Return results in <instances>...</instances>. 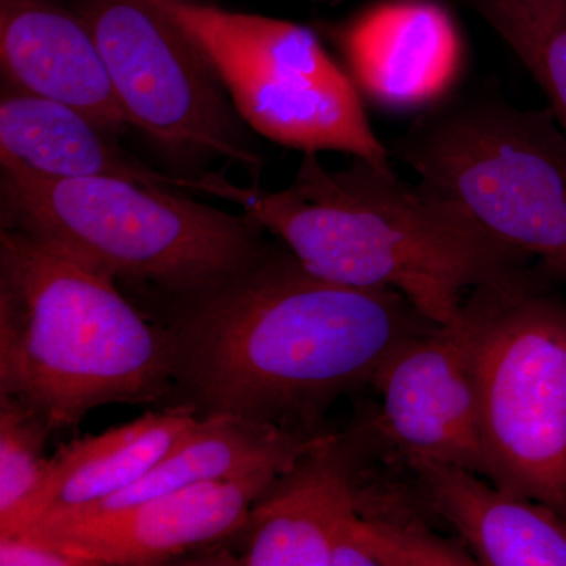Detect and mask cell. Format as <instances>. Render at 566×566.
Segmentation results:
<instances>
[{
	"instance_id": "cell-10",
	"label": "cell",
	"mask_w": 566,
	"mask_h": 566,
	"mask_svg": "<svg viewBox=\"0 0 566 566\" xmlns=\"http://www.w3.org/2000/svg\"><path fill=\"white\" fill-rule=\"evenodd\" d=\"M359 488L352 442L327 434L275 476L243 526L180 564L331 566L334 547L360 515Z\"/></svg>"
},
{
	"instance_id": "cell-5",
	"label": "cell",
	"mask_w": 566,
	"mask_h": 566,
	"mask_svg": "<svg viewBox=\"0 0 566 566\" xmlns=\"http://www.w3.org/2000/svg\"><path fill=\"white\" fill-rule=\"evenodd\" d=\"M389 148L486 233L566 282V136L547 107L520 109L499 98L452 104Z\"/></svg>"
},
{
	"instance_id": "cell-12",
	"label": "cell",
	"mask_w": 566,
	"mask_h": 566,
	"mask_svg": "<svg viewBox=\"0 0 566 566\" xmlns=\"http://www.w3.org/2000/svg\"><path fill=\"white\" fill-rule=\"evenodd\" d=\"M326 32L357 92L385 111L431 109L463 74V35L444 0H375Z\"/></svg>"
},
{
	"instance_id": "cell-9",
	"label": "cell",
	"mask_w": 566,
	"mask_h": 566,
	"mask_svg": "<svg viewBox=\"0 0 566 566\" xmlns=\"http://www.w3.org/2000/svg\"><path fill=\"white\" fill-rule=\"evenodd\" d=\"M480 305L455 323L434 324L401 342L371 382L381 397L382 433L406 460L444 461L486 476L476 381Z\"/></svg>"
},
{
	"instance_id": "cell-7",
	"label": "cell",
	"mask_w": 566,
	"mask_h": 566,
	"mask_svg": "<svg viewBox=\"0 0 566 566\" xmlns=\"http://www.w3.org/2000/svg\"><path fill=\"white\" fill-rule=\"evenodd\" d=\"M145 2L196 41L252 132L304 153L352 147L363 104L312 29L202 0Z\"/></svg>"
},
{
	"instance_id": "cell-1",
	"label": "cell",
	"mask_w": 566,
	"mask_h": 566,
	"mask_svg": "<svg viewBox=\"0 0 566 566\" xmlns=\"http://www.w3.org/2000/svg\"><path fill=\"white\" fill-rule=\"evenodd\" d=\"M156 308L172 346L174 405L301 433L434 326L400 293L327 281L282 243L210 292Z\"/></svg>"
},
{
	"instance_id": "cell-8",
	"label": "cell",
	"mask_w": 566,
	"mask_h": 566,
	"mask_svg": "<svg viewBox=\"0 0 566 566\" xmlns=\"http://www.w3.org/2000/svg\"><path fill=\"white\" fill-rule=\"evenodd\" d=\"M87 22L129 125L182 161L263 169L249 125L196 41L145 0H71Z\"/></svg>"
},
{
	"instance_id": "cell-17",
	"label": "cell",
	"mask_w": 566,
	"mask_h": 566,
	"mask_svg": "<svg viewBox=\"0 0 566 566\" xmlns=\"http://www.w3.org/2000/svg\"><path fill=\"white\" fill-rule=\"evenodd\" d=\"M523 63L566 136V0H465Z\"/></svg>"
},
{
	"instance_id": "cell-2",
	"label": "cell",
	"mask_w": 566,
	"mask_h": 566,
	"mask_svg": "<svg viewBox=\"0 0 566 566\" xmlns=\"http://www.w3.org/2000/svg\"><path fill=\"white\" fill-rule=\"evenodd\" d=\"M233 203L327 281L400 293L433 324L463 315L465 290L491 285L531 259L486 233L452 200L392 167L353 158L327 169L304 153L281 191L238 186Z\"/></svg>"
},
{
	"instance_id": "cell-11",
	"label": "cell",
	"mask_w": 566,
	"mask_h": 566,
	"mask_svg": "<svg viewBox=\"0 0 566 566\" xmlns=\"http://www.w3.org/2000/svg\"><path fill=\"white\" fill-rule=\"evenodd\" d=\"M286 469H256L117 512L70 517L21 532L48 539L84 566L175 564L234 534L253 502Z\"/></svg>"
},
{
	"instance_id": "cell-15",
	"label": "cell",
	"mask_w": 566,
	"mask_h": 566,
	"mask_svg": "<svg viewBox=\"0 0 566 566\" xmlns=\"http://www.w3.org/2000/svg\"><path fill=\"white\" fill-rule=\"evenodd\" d=\"M200 417L189 405H167L102 434L82 436L51 457V471L0 535L17 534L120 493L191 434Z\"/></svg>"
},
{
	"instance_id": "cell-14",
	"label": "cell",
	"mask_w": 566,
	"mask_h": 566,
	"mask_svg": "<svg viewBox=\"0 0 566 566\" xmlns=\"http://www.w3.org/2000/svg\"><path fill=\"white\" fill-rule=\"evenodd\" d=\"M118 134L84 112L2 85L0 164L52 178H117L170 191L223 199L230 181L221 175H169L134 158Z\"/></svg>"
},
{
	"instance_id": "cell-20",
	"label": "cell",
	"mask_w": 566,
	"mask_h": 566,
	"mask_svg": "<svg viewBox=\"0 0 566 566\" xmlns=\"http://www.w3.org/2000/svg\"><path fill=\"white\" fill-rule=\"evenodd\" d=\"M0 565L2 566H84L80 558L40 536L18 532L0 535Z\"/></svg>"
},
{
	"instance_id": "cell-18",
	"label": "cell",
	"mask_w": 566,
	"mask_h": 566,
	"mask_svg": "<svg viewBox=\"0 0 566 566\" xmlns=\"http://www.w3.org/2000/svg\"><path fill=\"white\" fill-rule=\"evenodd\" d=\"M360 486V515L334 547L331 566H472L471 553L439 538L411 517L379 510Z\"/></svg>"
},
{
	"instance_id": "cell-21",
	"label": "cell",
	"mask_w": 566,
	"mask_h": 566,
	"mask_svg": "<svg viewBox=\"0 0 566 566\" xmlns=\"http://www.w3.org/2000/svg\"><path fill=\"white\" fill-rule=\"evenodd\" d=\"M311 2H315V3H335V2H338V0H311Z\"/></svg>"
},
{
	"instance_id": "cell-6",
	"label": "cell",
	"mask_w": 566,
	"mask_h": 566,
	"mask_svg": "<svg viewBox=\"0 0 566 566\" xmlns=\"http://www.w3.org/2000/svg\"><path fill=\"white\" fill-rule=\"evenodd\" d=\"M536 264L474 290L486 479L566 517V304Z\"/></svg>"
},
{
	"instance_id": "cell-3",
	"label": "cell",
	"mask_w": 566,
	"mask_h": 566,
	"mask_svg": "<svg viewBox=\"0 0 566 566\" xmlns=\"http://www.w3.org/2000/svg\"><path fill=\"white\" fill-rule=\"evenodd\" d=\"M0 397L31 408L52 433L106 405H174L169 335L111 274L2 227Z\"/></svg>"
},
{
	"instance_id": "cell-13",
	"label": "cell",
	"mask_w": 566,
	"mask_h": 566,
	"mask_svg": "<svg viewBox=\"0 0 566 566\" xmlns=\"http://www.w3.org/2000/svg\"><path fill=\"white\" fill-rule=\"evenodd\" d=\"M2 85L84 112L115 134L129 125L87 22L57 0H0Z\"/></svg>"
},
{
	"instance_id": "cell-19",
	"label": "cell",
	"mask_w": 566,
	"mask_h": 566,
	"mask_svg": "<svg viewBox=\"0 0 566 566\" xmlns=\"http://www.w3.org/2000/svg\"><path fill=\"white\" fill-rule=\"evenodd\" d=\"M52 431L31 408L11 397H0V524L44 482L51 471L46 457Z\"/></svg>"
},
{
	"instance_id": "cell-16",
	"label": "cell",
	"mask_w": 566,
	"mask_h": 566,
	"mask_svg": "<svg viewBox=\"0 0 566 566\" xmlns=\"http://www.w3.org/2000/svg\"><path fill=\"white\" fill-rule=\"evenodd\" d=\"M438 515L455 528L476 565L566 566V517L485 482L461 465L408 460Z\"/></svg>"
},
{
	"instance_id": "cell-4",
	"label": "cell",
	"mask_w": 566,
	"mask_h": 566,
	"mask_svg": "<svg viewBox=\"0 0 566 566\" xmlns=\"http://www.w3.org/2000/svg\"><path fill=\"white\" fill-rule=\"evenodd\" d=\"M2 227L43 238L158 303L210 292L268 248L264 230L181 191L52 178L0 164Z\"/></svg>"
}]
</instances>
